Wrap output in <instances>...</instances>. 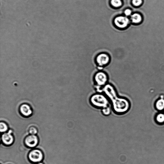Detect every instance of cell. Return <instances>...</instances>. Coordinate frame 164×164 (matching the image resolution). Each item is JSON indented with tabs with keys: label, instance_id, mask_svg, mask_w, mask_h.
<instances>
[{
	"label": "cell",
	"instance_id": "obj_13",
	"mask_svg": "<svg viewBox=\"0 0 164 164\" xmlns=\"http://www.w3.org/2000/svg\"><path fill=\"white\" fill-rule=\"evenodd\" d=\"M156 121L159 124L164 123V114L160 113L157 114L156 117Z\"/></svg>",
	"mask_w": 164,
	"mask_h": 164
},
{
	"label": "cell",
	"instance_id": "obj_2",
	"mask_svg": "<svg viewBox=\"0 0 164 164\" xmlns=\"http://www.w3.org/2000/svg\"><path fill=\"white\" fill-rule=\"evenodd\" d=\"M110 101L105 94L102 93L94 94L90 98V102L92 105L103 109L108 107Z\"/></svg>",
	"mask_w": 164,
	"mask_h": 164
},
{
	"label": "cell",
	"instance_id": "obj_3",
	"mask_svg": "<svg viewBox=\"0 0 164 164\" xmlns=\"http://www.w3.org/2000/svg\"><path fill=\"white\" fill-rule=\"evenodd\" d=\"M113 110L117 113H126L130 107V103L126 98L117 97L111 101Z\"/></svg>",
	"mask_w": 164,
	"mask_h": 164
},
{
	"label": "cell",
	"instance_id": "obj_15",
	"mask_svg": "<svg viewBox=\"0 0 164 164\" xmlns=\"http://www.w3.org/2000/svg\"><path fill=\"white\" fill-rule=\"evenodd\" d=\"M111 3L113 6L116 7H120L122 5L121 0H112Z\"/></svg>",
	"mask_w": 164,
	"mask_h": 164
},
{
	"label": "cell",
	"instance_id": "obj_10",
	"mask_svg": "<svg viewBox=\"0 0 164 164\" xmlns=\"http://www.w3.org/2000/svg\"><path fill=\"white\" fill-rule=\"evenodd\" d=\"M20 111L22 115L24 116L28 117L32 113L31 107L26 104H23L20 107Z\"/></svg>",
	"mask_w": 164,
	"mask_h": 164
},
{
	"label": "cell",
	"instance_id": "obj_18",
	"mask_svg": "<svg viewBox=\"0 0 164 164\" xmlns=\"http://www.w3.org/2000/svg\"><path fill=\"white\" fill-rule=\"evenodd\" d=\"M142 0H133V4L136 6H140L142 3Z\"/></svg>",
	"mask_w": 164,
	"mask_h": 164
},
{
	"label": "cell",
	"instance_id": "obj_7",
	"mask_svg": "<svg viewBox=\"0 0 164 164\" xmlns=\"http://www.w3.org/2000/svg\"><path fill=\"white\" fill-rule=\"evenodd\" d=\"M24 142L28 147L32 148L36 147L37 145L39 140L38 137L36 135H31L26 137Z\"/></svg>",
	"mask_w": 164,
	"mask_h": 164
},
{
	"label": "cell",
	"instance_id": "obj_12",
	"mask_svg": "<svg viewBox=\"0 0 164 164\" xmlns=\"http://www.w3.org/2000/svg\"><path fill=\"white\" fill-rule=\"evenodd\" d=\"M131 18L132 22L136 23H140L142 20V17L141 15L137 13L132 14Z\"/></svg>",
	"mask_w": 164,
	"mask_h": 164
},
{
	"label": "cell",
	"instance_id": "obj_8",
	"mask_svg": "<svg viewBox=\"0 0 164 164\" xmlns=\"http://www.w3.org/2000/svg\"><path fill=\"white\" fill-rule=\"evenodd\" d=\"M12 133V131L10 130L8 132L3 134L2 136V141L4 144L8 146L13 143L14 138Z\"/></svg>",
	"mask_w": 164,
	"mask_h": 164
},
{
	"label": "cell",
	"instance_id": "obj_11",
	"mask_svg": "<svg viewBox=\"0 0 164 164\" xmlns=\"http://www.w3.org/2000/svg\"><path fill=\"white\" fill-rule=\"evenodd\" d=\"M155 107L157 110L162 111L164 109V99H159L156 102Z\"/></svg>",
	"mask_w": 164,
	"mask_h": 164
},
{
	"label": "cell",
	"instance_id": "obj_9",
	"mask_svg": "<svg viewBox=\"0 0 164 164\" xmlns=\"http://www.w3.org/2000/svg\"><path fill=\"white\" fill-rule=\"evenodd\" d=\"M129 20L126 17H119L115 19V23L116 25L118 27L121 28L126 27L128 24Z\"/></svg>",
	"mask_w": 164,
	"mask_h": 164
},
{
	"label": "cell",
	"instance_id": "obj_1",
	"mask_svg": "<svg viewBox=\"0 0 164 164\" xmlns=\"http://www.w3.org/2000/svg\"><path fill=\"white\" fill-rule=\"evenodd\" d=\"M94 86L99 93H102L103 88L108 84L109 76L107 73L102 70L96 73L93 76Z\"/></svg>",
	"mask_w": 164,
	"mask_h": 164
},
{
	"label": "cell",
	"instance_id": "obj_16",
	"mask_svg": "<svg viewBox=\"0 0 164 164\" xmlns=\"http://www.w3.org/2000/svg\"><path fill=\"white\" fill-rule=\"evenodd\" d=\"M29 132L31 135H35L37 133L38 131L36 128L34 127H30L29 130Z\"/></svg>",
	"mask_w": 164,
	"mask_h": 164
},
{
	"label": "cell",
	"instance_id": "obj_5",
	"mask_svg": "<svg viewBox=\"0 0 164 164\" xmlns=\"http://www.w3.org/2000/svg\"><path fill=\"white\" fill-rule=\"evenodd\" d=\"M102 92L111 101L118 97L115 88L111 84L108 83L104 87Z\"/></svg>",
	"mask_w": 164,
	"mask_h": 164
},
{
	"label": "cell",
	"instance_id": "obj_14",
	"mask_svg": "<svg viewBox=\"0 0 164 164\" xmlns=\"http://www.w3.org/2000/svg\"><path fill=\"white\" fill-rule=\"evenodd\" d=\"M0 130L1 132H5L8 130V126L5 123L1 122L0 123Z\"/></svg>",
	"mask_w": 164,
	"mask_h": 164
},
{
	"label": "cell",
	"instance_id": "obj_19",
	"mask_svg": "<svg viewBox=\"0 0 164 164\" xmlns=\"http://www.w3.org/2000/svg\"><path fill=\"white\" fill-rule=\"evenodd\" d=\"M125 14L127 16H129L132 13V11L131 10L127 9L125 11Z\"/></svg>",
	"mask_w": 164,
	"mask_h": 164
},
{
	"label": "cell",
	"instance_id": "obj_20",
	"mask_svg": "<svg viewBox=\"0 0 164 164\" xmlns=\"http://www.w3.org/2000/svg\"><path fill=\"white\" fill-rule=\"evenodd\" d=\"M36 164H44L40 162Z\"/></svg>",
	"mask_w": 164,
	"mask_h": 164
},
{
	"label": "cell",
	"instance_id": "obj_6",
	"mask_svg": "<svg viewBox=\"0 0 164 164\" xmlns=\"http://www.w3.org/2000/svg\"><path fill=\"white\" fill-rule=\"evenodd\" d=\"M28 158L29 161L32 162L39 163L43 160V155L40 150H34L29 152Z\"/></svg>",
	"mask_w": 164,
	"mask_h": 164
},
{
	"label": "cell",
	"instance_id": "obj_17",
	"mask_svg": "<svg viewBox=\"0 0 164 164\" xmlns=\"http://www.w3.org/2000/svg\"><path fill=\"white\" fill-rule=\"evenodd\" d=\"M110 110L109 107L103 108L102 109V113L105 115H108L110 114Z\"/></svg>",
	"mask_w": 164,
	"mask_h": 164
},
{
	"label": "cell",
	"instance_id": "obj_4",
	"mask_svg": "<svg viewBox=\"0 0 164 164\" xmlns=\"http://www.w3.org/2000/svg\"><path fill=\"white\" fill-rule=\"evenodd\" d=\"M111 57L110 54L106 52H101L98 54L95 59V62L99 71L102 70L104 68L110 63Z\"/></svg>",
	"mask_w": 164,
	"mask_h": 164
}]
</instances>
